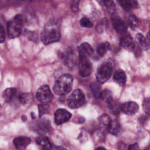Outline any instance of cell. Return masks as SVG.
<instances>
[{
  "instance_id": "6",
  "label": "cell",
  "mask_w": 150,
  "mask_h": 150,
  "mask_svg": "<svg viewBox=\"0 0 150 150\" xmlns=\"http://www.w3.org/2000/svg\"><path fill=\"white\" fill-rule=\"evenodd\" d=\"M79 72L83 77L88 76L92 71V66L88 57L79 56Z\"/></svg>"
},
{
  "instance_id": "14",
  "label": "cell",
  "mask_w": 150,
  "mask_h": 150,
  "mask_svg": "<svg viewBox=\"0 0 150 150\" xmlns=\"http://www.w3.org/2000/svg\"><path fill=\"white\" fill-rule=\"evenodd\" d=\"M35 129L39 133H46L50 130V125L48 121L40 120L36 121L34 125Z\"/></svg>"
},
{
  "instance_id": "41",
  "label": "cell",
  "mask_w": 150,
  "mask_h": 150,
  "mask_svg": "<svg viewBox=\"0 0 150 150\" xmlns=\"http://www.w3.org/2000/svg\"><path fill=\"white\" fill-rule=\"evenodd\" d=\"M149 28H150V25H149Z\"/></svg>"
},
{
  "instance_id": "18",
  "label": "cell",
  "mask_w": 150,
  "mask_h": 150,
  "mask_svg": "<svg viewBox=\"0 0 150 150\" xmlns=\"http://www.w3.org/2000/svg\"><path fill=\"white\" fill-rule=\"evenodd\" d=\"M135 43L136 45L141 49L147 50L149 48V45L146 39L141 33H138L136 35Z\"/></svg>"
},
{
  "instance_id": "17",
  "label": "cell",
  "mask_w": 150,
  "mask_h": 150,
  "mask_svg": "<svg viewBox=\"0 0 150 150\" xmlns=\"http://www.w3.org/2000/svg\"><path fill=\"white\" fill-rule=\"evenodd\" d=\"M114 80L120 86H123L125 85L126 83V80H127V76L125 73V72L121 70V69H118L117 70L113 76Z\"/></svg>"
},
{
  "instance_id": "3",
  "label": "cell",
  "mask_w": 150,
  "mask_h": 150,
  "mask_svg": "<svg viewBox=\"0 0 150 150\" xmlns=\"http://www.w3.org/2000/svg\"><path fill=\"white\" fill-rule=\"evenodd\" d=\"M23 28V18L21 15H18L11 21L8 25V33L9 38H16L20 36Z\"/></svg>"
},
{
  "instance_id": "29",
  "label": "cell",
  "mask_w": 150,
  "mask_h": 150,
  "mask_svg": "<svg viewBox=\"0 0 150 150\" xmlns=\"http://www.w3.org/2000/svg\"><path fill=\"white\" fill-rule=\"evenodd\" d=\"M142 107L146 114L150 115V98H146L144 99L142 103Z\"/></svg>"
},
{
  "instance_id": "19",
  "label": "cell",
  "mask_w": 150,
  "mask_h": 150,
  "mask_svg": "<svg viewBox=\"0 0 150 150\" xmlns=\"http://www.w3.org/2000/svg\"><path fill=\"white\" fill-rule=\"evenodd\" d=\"M36 143L44 149L52 148V144L49 139L45 136H39L36 138Z\"/></svg>"
},
{
  "instance_id": "33",
  "label": "cell",
  "mask_w": 150,
  "mask_h": 150,
  "mask_svg": "<svg viewBox=\"0 0 150 150\" xmlns=\"http://www.w3.org/2000/svg\"><path fill=\"white\" fill-rule=\"evenodd\" d=\"M5 39V33L3 26L0 24V43L3 42Z\"/></svg>"
},
{
  "instance_id": "34",
  "label": "cell",
  "mask_w": 150,
  "mask_h": 150,
  "mask_svg": "<svg viewBox=\"0 0 150 150\" xmlns=\"http://www.w3.org/2000/svg\"><path fill=\"white\" fill-rule=\"evenodd\" d=\"M28 38L33 42H36L38 39V36L35 32H30L28 33Z\"/></svg>"
},
{
  "instance_id": "30",
  "label": "cell",
  "mask_w": 150,
  "mask_h": 150,
  "mask_svg": "<svg viewBox=\"0 0 150 150\" xmlns=\"http://www.w3.org/2000/svg\"><path fill=\"white\" fill-rule=\"evenodd\" d=\"M80 25L85 28H91L93 26V23L87 17H83L80 20Z\"/></svg>"
},
{
  "instance_id": "32",
  "label": "cell",
  "mask_w": 150,
  "mask_h": 150,
  "mask_svg": "<svg viewBox=\"0 0 150 150\" xmlns=\"http://www.w3.org/2000/svg\"><path fill=\"white\" fill-rule=\"evenodd\" d=\"M100 122L103 124L104 125H105V126H108L109 123L111 121V120L109 117L108 115H107V114H103V115H101L100 118Z\"/></svg>"
},
{
  "instance_id": "16",
  "label": "cell",
  "mask_w": 150,
  "mask_h": 150,
  "mask_svg": "<svg viewBox=\"0 0 150 150\" xmlns=\"http://www.w3.org/2000/svg\"><path fill=\"white\" fill-rule=\"evenodd\" d=\"M30 143V139L26 137H18L14 139L13 144L18 149H24Z\"/></svg>"
},
{
  "instance_id": "9",
  "label": "cell",
  "mask_w": 150,
  "mask_h": 150,
  "mask_svg": "<svg viewBox=\"0 0 150 150\" xmlns=\"http://www.w3.org/2000/svg\"><path fill=\"white\" fill-rule=\"evenodd\" d=\"M111 23L114 29L118 33H125L127 26L125 22L119 16H113L111 19Z\"/></svg>"
},
{
  "instance_id": "13",
  "label": "cell",
  "mask_w": 150,
  "mask_h": 150,
  "mask_svg": "<svg viewBox=\"0 0 150 150\" xmlns=\"http://www.w3.org/2000/svg\"><path fill=\"white\" fill-rule=\"evenodd\" d=\"M120 44L124 49L133 50L136 44L134 42L132 36L129 34H124L120 39Z\"/></svg>"
},
{
  "instance_id": "40",
  "label": "cell",
  "mask_w": 150,
  "mask_h": 150,
  "mask_svg": "<svg viewBox=\"0 0 150 150\" xmlns=\"http://www.w3.org/2000/svg\"><path fill=\"white\" fill-rule=\"evenodd\" d=\"M98 1H102V2H103V0H98Z\"/></svg>"
},
{
  "instance_id": "28",
  "label": "cell",
  "mask_w": 150,
  "mask_h": 150,
  "mask_svg": "<svg viewBox=\"0 0 150 150\" xmlns=\"http://www.w3.org/2000/svg\"><path fill=\"white\" fill-rule=\"evenodd\" d=\"M38 109H39V117H40L49 111V106L47 104H46V103L40 104L38 105Z\"/></svg>"
},
{
  "instance_id": "37",
  "label": "cell",
  "mask_w": 150,
  "mask_h": 150,
  "mask_svg": "<svg viewBox=\"0 0 150 150\" xmlns=\"http://www.w3.org/2000/svg\"><path fill=\"white\" fill-rule=\"evenodd\" d=\"M26 120V116H22V120H23V121H25Z\"/></svg>"
},
{
  "instance_id": "23",
  "label": "cell",
  "mask_w": 150,
  "mask_h": 150,
  "mask_svg": "<svg viewBox=\"0 0 150 150\" xmlns=\"http://www.w3.org/2000/svg\"><path fill=\"white\" fill-rule=\"evenodd\" d=\"M110 45L108 42H103L101 43L100 45H98L97 49V52L98 54L100 56H103L107 52L110 50Z\"/></svg>"
},
{
  "instance_id": "5",
  "label": "cell",
  "mask_w": 150,
  "mask_h": 150,
  "mask_svg": "<svg viewBox=\"0 0 150 150\" xmlns=\"http://www.w3.org/2000/svg\"><path fill=\"white\" fill-rule=\"evenodd\" d=\"M84 102V95L80 89L75 90L67 99V105L70 108H79Z\"/></svg>"
},
{
  "instance_id": "27",
  "label": "cell",
  "mask_w": 150,
  "mask_h": 150,
  "mask_svg": "<svg viewBox=\"0 0 150 150\" xmlns=\"http://www.w3.org/2000/svg\"><path fill=\"white\" fill-rule=\"evenodd\" d=\"M128 22H129V26L132 28H137L139 24V19L135 15H131L129 16Z\"/></svg>"
},
{
  "instance_id": "12",
  "label": "cell",
  "mask_w": 150,
  "mask_h": 150,
  "mask_svg": "<svg viewBox=\"0 0 150 150\" xmlns=\"http://www.w3.org/2000/svg\"><path fill=\"white\" fill-rule=\"evenodd\" d=\"M121 111L128 115H133L139 110L138 105L134 101H128L121 105Z\"/></svg>"
},
{
  "instance_id": "8",
  "label": "cell",
  "mask_w": 150,
  "mask_h": 150,
  "mask_svg": "<svg viewBox=\"0 0 150 150\" xmlns=\"http://www.w3.org/2000/svg\"><path fill=\"white\" fill-rule=\"evenodd\" d=\"M71 114L64 109H59L54 113V122L57 125L62 124L70 120Z\"/></svg>"
},
{
  "instance_id": "2",
  "label": "cell",
  "mask_w": 150,
  "mask_h": 150,
  "mask_svg": "<svg viewBox=\"0 0 150 150\" xmlns=\"http://www.w3.org/2000/svg\"><path fill=\"white\" fill-rule=\"evenodd\" d=\"M72 83V76L69 74H64L61 76L55 82L53 86V91L57 95H66L71 91Z\"/></svg>"
},
{
  "instance_id": "20",
  "label": "cell",
  "mask_w": 150,
  "mask_h": 150,
  "mask_svg": "<svg viewBox=\"0 0 150 150\" xmlns=\"http://www.w3.org/2000/svg\"><path fill=\"white\" fill-rule=\"evenodd\" d=\"M108 131L110 133H111L112 135H118L121 130V127L119 123L115 121H111L109 123L108 125L107 126Z\"/></svg>"
},
{
  "instance_id": "31",
  "label": "cell",
  "mask_w": 150,
  "mask_h": 150,
  "mask_svg": "<svg viewBox=\"0 0 150 150\" xmlns=\"http://www.w3.org/2000/svg\"><path fill=\"white\" fill-rule=\"evenodd\" d=\"M79 2H80L79 0H74L71 2L70 5V8L73 12L74 13L78 12L79 10Z\"/></svg>"
},
{
  "instance_id": "4",
  "label": "cell",
  "mask_w": 150,
  "mask_h": 150,
  "mask_svg": "<svg viewBox=\"0 0 150 150\" xmlns=\"http://www.w3.org/2000/svg\"><path fill=\"white\" fill-rule=\"evenodd\" d=\"M112 73V67L109 63H103L100 64L97 71L96 78L97 81L103 84L107 81L111 77Z\"/></svg>"
},
{
  "instance_id": "21",
  "label": "cell",
  "mask_w": 150,
  "mask_h": 150,
  "mask_svg": "<svg viewBox=\"0 0 150 150\" xmlns=\"http://www.w3.org/2000/svg\"><path fill=\"white\" fill-rule=\"evenodd\" d=\"M100 98H101L104 101H105L107 105H109L113 101L111 91L109 90H104L101 91Z\"/></svg>"
},
{
  "instance_id": "25",
  "label": "cell",
  "mask_w": 150,
  "mask_h": 150,
  "mask_svg": "<svg viewBox=\"0 0 150 150\" xmlns=\"http://www.w3.org/2000/svg\"><path fill=\"white\" fill-rule=\"evenodd\" d=\"M90 89L94 96L96 98H100L101 93V87L99 84L96 83H92L90 84Z\"/></svg>"
},
{
  "instance_id": "11",
  "label": "cell",
  "mask_w": 150,
  "mask_h": 150,
  "mask_svg": "<svg viewBox=\"0 0 150 150\" xmlns=\"http://www.w3.org/2000/svg\"><path fill=\"white\" fill-rule=\"evenodd\" d=\"M61 57L63 60L64 63L67 66L71 67L76 64V55L73 51L68 49L61 54Z\"/></svg>"
},
{
  "instance_id": "24",
  "label": "cell",
  "mask_w": 150,
  "mask_h": 150,
  "mask_svg": "<svg viewBox=\"0 0 150 150\" xmlns=\"http://www.w3.org/2000/svg\"><path fill=\"white\" fill-rule=\"evenodd\" d=\"M18 100L19 103L26 104L32 100V96L29 93H19Z\"/></svg>"
},
{
  "instance_id": "15",
  "label": "cell",
  "mask_w": 150,
  "mask_h": 150,
  "mask_svg": "<svg viewBox=\"0 0 150 150\" xmlns=\"http://www.w3.org/2000/svg\"><path fill=\"white\" fill-rule=\"evenodd\" d=\"M77 50L79 52V56H85L89 57V56L91 55L93 52V49L90 45L86 42L81 44L79 46Z\"/></svg>"
},
{
  "instance_id": "26",
  "label": "cell",
  "mask_w": 150,
  "mask_h": 150,
  "mask_svg": "<svg viewBox=\"0 0 150 150\" xmlns=\"http://www.w3.org/2000/svg\"><path fill=\"white\" fill-rule=\"evenodd\" d=\"M103 2L104 4L109 13L112 14L115 12L116 8L113 0H103Z\"/></svg>"
},
{
  "instance_id": "22",
  "label": "cell",
  "mask_w": 150,
  "mask_h": 150,
  "mask_svg": "<svg viewBox=\"0 0 150 150\" xmlns=\"http://www.w3.org/2000/svg\"><path fill=\"white\" fill-rule=\"evenodd\" d=\"M121 6L126 11H129L131 8L136 6L137 3L134 0H118Z\"/></svg>"
},
{
  "instance_id": "39",
  "label": "cell",
  "mask_w": 150,
  "mask_h": 150,
  "mask_svg": "<svg viewBox=\"0 0 150 150\" xmlns=\"http://www.w3.org/2000/svg\"><path fill=\"white\" fill-rule=\"evenodd\" d=\"M148 149H150V145H149V146L148 148Z\"/></svg>"
},
{
  "instance_id": "7",
  "label": "cell",
  "mask_w": 150,
  "mask_h": 150,
  "mask_svg": "<svg viewBox=\"0 0 150 150\" xmlns=\"http://www.w3.org/2000/svg\"><path fill=\"white\" fill-rule=\"evenodd\" d=\"M36 97L40 103H48L52 100L53 96L49 86L43 85L38 89L36 93Z\"/></svg>"
},
{
  "instance_id": "35",
  "label": "cell",
  "mask_w": 150,
  "mask_h": 150,
  "mask_svg": "<svg viewBox=\"0 0 150 150\" xmlns=\"http://www.w3.org/2000/svg\"><path fill=\"white\" fill-rule=\"evenodd\" d=\"M139 148L138 145L137 143L131 144L128 146V149H138Z\"/></svg>"
},
{
  "instance_id": "10",
  "label": "cell",
  "mask_w": 150,
  "mask_h": 150,
  "mask_svg": "<svg viewBox=\"0 0 150 150\" xmlns=\"http://www.w3.org/2000/svg\"><path fill=\"white\" fill-rule=\"evenodd\" d=\"M18 93L14 88H8L6 89L2 94V97L7 103H13L18 102ZM19 103V102H18Z\"/></svg>"
},
{
  "instance_id": "36",
  "label": "cell",
  "mask_w": 150,
  "mask_h": 150,
  "mask_svg": "<svg viewBox=\"0 0 150 150\" xmlns=\"http://www.w3.org/2000/svg\"><path fill=\"white\" fill-rule=\"evenodd\" d=\"M146 40L148 42H149V43L150 44V31L146 35Z\"/></svg>"
},
{
  "instance_id": "38",
  "label": "cell",
  "mask_w": 150,
  "mask_h": 150,
  "mask_svg": "<svg viewBox=\"0 0 150 150\" xmlns=\"http://www.w3.org/2000/svg\"><path fill=\"white\" fill-rule=\"evenodd\" d=\"M97 149H105V148H104V147H98V148H97Z\"/></svg>"
},
{
  "instance_id": "1",
  "label": "cell",
  "mask_w": 150,
  "mask_h": 150,
  "mask_svg": "<svg viewBox=\"0 0 150 150\" xmlns=\"http://www.w3.org/2000/svg\"><path fill=\"white\" fill-rule=\"evenodd\" d=\"M60 39V30L59 23L56 21H50L45 26L41 39L45 45L57 42Z\"/></svg>"
}]
</instances>
